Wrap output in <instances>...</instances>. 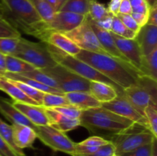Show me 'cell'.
<instances>
[{
    "label": "cell",
    "instance_id": "1",
    "mask_svg": "<svg viewBox=\"0 0 157 156\" xmlns=\"http://www.w3.org/2000/svg\"><path fill=\"white\" fill-rule=\"evenodd\" d=\"M79 119L81 126L108 141L138 125L102 106L82 110Z\"/></svg>",
    "mask_w": 157,
    "mask_h": 156
},
{
    "label": "cell",
    "instance_id": "2",
    "mask_svg": "<svg viewBox=\"0 0 157 156\" xmlns=\"http://www.w3.org/2000/svg\"><path fill=\"white\" fill-rule=\"evenodd\" d=\"M75 58L91 66L123 90L134 84L142 75L130 64L108 54L81 50Z\"/></svg>",
    "mask_w": 157,
    "mask_h": 156
},
{
    "label": "cell",
    "instance_id": "3",
    "mask_svg": "<svg viewBox=\"0 0 157 156\" xmlns=\"http://www.w3.org/2000/svg\"><path fill=\"white\" fill-rule=\"evenodd\" d=\"M52 58L55 60V62L62 67H66L68 70H71L74 73H77L79 76L85 78L90 81H98V82H104L113 86L119 93H122L123 89L120 87L117 84L107 78V76L101 74L99 71L95 70L94 68L86 64L84 61L78 59L75 57L71 56L62 50H59L57 47L45 43Z\"/></svg>",
    "mask_w": 157,
    "mask_h": 156
},
{
    "label": "cell",
    "instance_id": "4",
    "mask_svg": "<svg viewBox=\"0 0 157 156\" xmlns=\"http://www.w3.org/2000/svg\"><path fill=\"white\" fill-rule=\"evenodd\" d=\"M123 93L144 116V110L148 106L157 104L156 80L147 76L140 75L136 82L124 89Z\"/></svg>",
    "mask_w": 157,
    "mask_h": 156
},
{
    "label": "cell",
    "instance_id": "5",
    "mask_svg": "<svg viewBox=\"0 0 157 156\" xmlns=\"http://www.w3.org/2000/svg\"><path fill=\"white\" fill-rule=\"evenodd\" d=\"M13 56L26 61L36 69L48 68L58 65L52 58L45 43L33 42L21 37Z\"/></svg>",
    "mask_w": 157,
    "mask_h": 156
},
{
    "label": "cell",
    "instance_id": "6",
    "mask_svg": "<svg viewBox=\"0 0 157 156\" xmlns=\"http://www.w3.org/2000/svg\"><path fill=\"white\" fill-rule=\"evenodd\" d=\"M11 16L9 21L15 27L30 34L32 28L42 21L29 0H3Z\"/></svg>",
    "mask_w": 157,
    "mask_h": 156
},
{
    "label": "cell",
    "instance_id": "7",
    "mask_svg": "<svg viewBox=\"0 0 157 156\" xmlns=\"http://www.w3.org/2000/svg\"><path fill=\"white\" fill-rule=\"evenodd\" d=\"M157 139L150 129L138 124L132 129L115 136L110 140L115 147L117 155L130 152L147 144L152 143Z\"/></svg>",
    "mask_w": 157,
    "mask_h": 156
},
{
    "label": "cell",
    "instance_id": "8",
    "mask_svg": "<svg viewBox=\"0 0 157 156\" xmlns=\"http://www.w3.org/2000/svg\"><path fill=\"white\" fill-rule=\"evenodd\" d=\"M54 79L63 93L68 92H89L90 80L79 76L66 67L58 65L48 68L41 69Z\"/></svg>",
    "mask_w": 157,
    "mask_h": 156
},
{
    "label": "cell",
    "instance_id": "9",
    "mask_svg": "<svg viewBox=\"0 0 157 156\" xmlns=\"http://www.w3.org/2000/svg\"><path fill=\"white\" fill-rule=\"evenodd\" d=\"M35 131L37 138L46 146L55 151L75 155V142L67 137L65 133L58 131L49 125L36 126Z\"/></svg>",
    "mask_w": 157,
    "mask_h": 156
},
{
    "label": "cell",
    "instance_id": "10",
    "mask_svg": "<svg viewBox=\"0 0 157 156\" xmlns=\"http://www.w3.org/2000/svg\"><path fill=\"white\" fill-rule=\"evenodd\" d=\"M85 17L69 12H56L50 21H42L41 24V34L38 39L42 41L44 36L50 32L67 33L79 26L85 19Z\"/></svg>",
    "mask_w": 157,
    "mask_h": 156
},
{
    "label": "cell",
    "instance_id": "11",
    "mask_svg": "<svg viewBox=\"0 0 157 156\" xmlns=\"http://www.w3.org/2000/svg\"><path fill=\"white\" fill-rule=\"evenodd\" d=\"M65 35L71 38L81 50L108 54L100 43L98 37L95 35L86 17L84 21L79 26L71 32L65 33Z\"/></svg>",
    "mask_w": 157,
    "mask_h": 156
},
{
    "label": "cell",
    "instance_id": "12",
    "mask_svg": "<svg viewBox=\"0 0 157 156\" xmlns=\"http://www.w3.org/2000/svg\"><path fill=\"white\" fill-rule=\"evenodd\" d=\"M101 106L150 129L147 118L135 108L123 92L118 93L117 96L110 102L101 103Z\"/></svg>",
    "mask_w": 157,
    "mask_h": 156
},
{
    "label": "cell",
    "instance_id": "13",
    "mask_svg": "<svg viewBox=\"0 0 157 156\" xmlns=\"http://www.w3.org/2000/svg\"><path fill=\"white\" fill-rule=\"evenodd\" d=\"M111 34L120 52L124 55V58H127L131 65L140 71L143 55L137 41L135 39L124 38L112 32Z\"/></svg>",
    "mask_w": 157,
    "mask_h": 156
},
{
    "label": "cell",
    "instance_id": "14",
    "mask_svg": "<svg viewBox=\"0 0 157 156\" xmlns=\"http://www.w3.org/2000/svg\"><path fill=\"white\" fill-rule=\"evenodd\" d=\"M86 18H87V21L89 22L90 25L91 26L92 29L94 32L96 36L98 37L101 44L104 47V50L108 53V54L110 56L113 57V58L121 60V61H124L125 62H127L130 64V62L127 61V58H124V55L118 50L116 44H115L114 41H113V37H112L111 32H107V31H105L98 27L97 24H95L93 20L88 16V15L86 16Z\"/></svg>",
    "mask_w": 157,
    "mask_h": 156
},
{
    "label": "cell",
    "instance_id": "15",
    "mask_svg": "<svg viewBox=\"0 0 157 156\" xmlns=\"http://www.w3.org/2000/svg\"><path fill=\"white\" fill-rule=\"evenodd\" d=\"M12 105L19 110L33 125L36 126L49 125V119L45 112V108L41 105H32L13 101Z\"/></svg>",
    "mask_w": 157,
    "mask_h": 156
},
{
    "label": "cell",
    "instance_id": "16",
    "mask_svg": "<svg viewBox=\"0 0 157 156\" xmlns=\"http://www.w3.org/2000/svg\"><path fill=\"white\" fill-rule=\"evenodd\" d=\"M143 56L157 49V26L147 24L143 26L136 38Z\"/></svg>",
    "mask_w": 157,
    "mask_h": 156
},
{
    "label": "cell",
    "instance_id": "17",
    "mask_svg": "<svg viewBox=\"0 0 157 156\" xmlns=\"http://www.w3.org/2000/svg\"><path fill=\"white\" fill-rule=\"evenodd\" d=\"M42 42L48 43L74 57L76 56L81 50L65 34L61 33V32H48L44 36Z\"/></svg>",
    "mask_w": 157,
    "mask_h": 156
},
{
    "label": "cell",
    "instance_id": "18",
    "mask_svg": "<svg viewBox=\"0 0 157 156\" xmlns=\"http://www.w3.org/2000/svg\"><path fill=\"white\" fill-rule=\"evenodd\" d=\"M12 127V136L13 142L15 146L19 149L32 148L37 135L35 129L25 125L13 123Z\"/></svg>",
    "mask_w": 157,
    "mask_h": 156
},
{
    "label": "cell",
    "instance_id": "19",
    "mask_svg": "<svg viewBox=\"0 0 157 156\" xmlns=\"http://www.w3.org/2000/svg\"><path fill=\"white\" fill-rule=\"evenodd\" d=\"M45 112L50 122L49 125L61 132L65 133L80 125L79 119H71L63 116L53 108H45Z\"/></svg>",
    "mask_w": 157,
    "mask_h": 156
},
{
    "label": "cell",
    "instance_id": "20",
    "mask_svg": "<svg viewBox=\"0 0 157 156\" xmlns=\"http://www.w3.org/2000/svg\"><path fill=\"white\" fill-rule=\"evenodd\" d=\"M64 96L68 101L69 104L78 107L81 110L101 106V102H98L89 92H68L64 93Z\"/></svg>",
    "mask_w": 157,
    "mask_h": 156
},
{
    "label": "cell",
    "instance_id": "21",
    "mask_svg": "<svg viewBox=\"0 0 157 156\" xmlns=\"http://www.w3.org/2000/svg\"><path fill=\"white\" fill-rule=\"evenodd\" d=\"M89 93L101 103L108 102L117 96L119 92L108 84L98 81H90Z\"/></svg>",
    "mask_w": 157,
    "mask_h": 156
},
{
    "label": "cell",
    "instance_id": "22",
    "mask_svg": "<svg viewBox=\"0 0 157 156\" xmlns=\"http://www.w3.org/2000/svg\"><path fill=\"white\" fill-rule=\"evenodd\" d=\"M0 113L2 114L12 123L25 125L35 129L36 125H33L19 110L13 106L12 102L5 98L0 97Z\"/></svg>",
    "mask_w": 157,
    "mask_h": 156
},
{
    "label": "cell",
    "instance_id": "23",
    "mask_svg": "<svg viewBox=\"0 0 157 156\" xmlns=\"http://www.w3.org/2000/svg\"><path fill=\"white\" fill-rule=\"evenodd\" d=\"M0 90L7 93L15 102L38 105L35 101L26 96L11 80L2 76H0Z\"/></svg>",
    "mask_w": 157,
    "mask_h": 156
},
{
    "label": "cell",
    "instance_id": "24",
    "mask_svg": "<svg viewBox=\"0 0 157 156\" xmlns=\"http://www.w3.org/2000/svg\"><path fill=\"white\" fill-rule=\"evenodd\" d=\"M3 76L8 78L12 80H16L20 81V82L25 83V84H28L30 87H33V88L37 89V90H40V91L43 92V93H58V94H64L61 90H58V89L52 88V87H48V86L43 84L41 83L38 82V81L32 80L31 78L26 77V76H21L20 74H17V73H8L6 72Z\"/></svg>",
    "mask_w": 157,
    "mask_h": 156
},
{
    "label": "cell",
    "instance_id": "25",
    "mask_svg": "<svg viewBox=\"0 0 157 156\" xmlns=\"http://www.w3.org/2000/svg\"><path fill=\"white\" fill-rule=\"evenodd\" d=\"M140 72L142 75L156 80L157 78V49L142 57Z\"/></svg>",
    "mask_w": 157,
    "mask_h": 156
},
{
    "label": "cell",
    "instance_id": "26",
    "mask_svg": "<svg viewBox=\"0 0 157 156\" xmlns=\"http://www.w3.org/2000/svg\"><path fill=\"white\" fill-rule=\"evenodd\" d=\"M6 72L17 74H21L36 69L26 61L11 55H6Z\"/></svg>",
    "mask_w": 157,
    "mask_h": 156
},
{
    "label": "cell",
    "instance_id": "27",
    "mask_svg": "<svg viewBox=\"0 0 157 156\" xmlns=\"http://www.w3.org/2000/svg\"><path fill=\"white\" fill-rule=\"evenodd\" d=\"M90 3V0H67L59 11L87 16L89 13Z\"/></svg>",
    "mask_w": 157,
    "mask_h": 156
},
{
    "label": "cell",
    "instance_id": "28",
    "mask_svg": "<svg viewBox=\"0 0 157 156\" xmlns=\"http://www.w3.org/2000/svg\"><path fill=\"white\" fill-rule=\"evenodd\" d=\"M40 18L44 22H48L53 18L55 11L46 0H29Z\"/></svg>",
    "mask_w": 157,
    "mask_h": 156
},
{
    "label": "cell",
    "instance_id": "29",
    "mask_svg": "<svg viewBox=\"0 0 157 156\" xmlns=\"http://www.w3.org/2000/svg\"><path fill=\"white\" fill-rule=\"evenodd\" d=\"M20 75L26 76V77L31 78V79L32 80H35L38 81V82L41 83V84H45V85L48 86V87H52V88L60 90L59 87H58V85L57 84V83L55 82V80L52 79V78L51 77V76H49L48 74H46V73H44V72H43L41 69H34L33 70L25 72V73H21Z\"/></svg>",
    "mask_w": 157,
    "mask_h": 156
},
{
    "label": "cell",
    "instance_id": "30",
    "mask_svg": "<svg viewBox=\"0 0 157 156\" xmlns=\"http://www.w3.org/2000/svg\"><path fill=\"white\" fill-rule=\"evenodd\" d=\"M112 15L104 4L98 2L96 0H90L88 16L93 21H98L107 17Z\"/></svg>",
    "mask_w": 157,
    "mask_h": 156
},
{
    "label": "cell",
    "instance_id": "31",
    "mask_svg": "<svg viewBox=\"0 0 157 156\" xmlns=\"http://www.w3.org/2000/svg\"><path fill=\"white\" fill-rule=\"evenodd\" d=\"M68 104V101L67 100L64 94L44 93L41 106L45 108H55Z\"/></svg>",
    "mask_w": 157,
    "mask_h": 156
},
{
    "label": "cell",
    "instance_id": "32",
    "mask_svg": "<svg viewBox=\"0 0 157 156\" xmlns=\"http://www.w3.org/2000/svg\"><path fill=\"white\" fill-rule=\"evenodd\" d=\"M112 33L117 35L123 37L127 39H135L137 34L133 32V31L127 28L125 25L122 23V21L118 18L117 16L113 17V21H112L111 30Z\"/></svg>",
    "mask_w": 157,
    "mask_h": 156
},
{
    "label": "cell",
    "instance_id": "33",
    "mask_svg": "<svg viewBox=\"0 0 157 156\" xmlns=\"http://www.w3.org/2000/svg\"><path fill=\"white\" fill-rule=\"evenodd\" d=\"M18 29L7 18L0 16V38H21Z\"/></svg>",
    "mask_w": 157,
    "mask_h": 156
},
{
    "label": "cell",
    "instance_id": "34",
    "mask_svg": "<svg viewBox=\"0 0 157 156\" xmlns=\"http://www.w3.org/2000/svg\"><path fill=\"white\" fill-rule=\"evenodd\" d=\"M12 81L25 93V94L26 95V96H29V97L31 98L32 99H33L34 101H35L38 105L41 106V104H42L43 96H44V93L37 90V89H35L33 88V87H30V86L25 84V83L16 80Z\"/></svg>",
    "mask_w": 157,
    "mask_h": 156
},
{
    "label": "cell",
    "instance_id": "35",
    "mask_svg": "<svg viewBox=\"0 0 157 156\" xmlns=\"http://www.w3.org/2000/svg\"><path fill=\"white\" fill-rule=\"evenodd\" d=\"M0 136L16 151L17 153L21 156H24L25 154L23 153L22 150L19 149L15 145L13 142V136H12V125H9L4 121L0 119Z\"/></svg>",
    "mask_w": 157,
    "mask_h": 156
},
{
    "label": "cell",
    "instance_id": "36",
    "mask_svg": "<svg viewBox=\"0 0 157 156\" xmlns=\"http://www.w3.org/2000/svg\"><path fill=\"white\" fill-rule=\"evenodd\" d=\"M20 38H0V53L13 56L18 48Z\"/></svg>",
    "mask_w": 157,
    "mask_h": 156
},
{
    "label": "cell",
    "instance_id": "37",
    "mask_svg": "<svg viewBox=\"0 0 157 156\" xmlns=\"http://www.w3.org/2000/svg\"><path fill=\"white\" fill-rule=\"evenodd\" d=\"M150 132L157 138V108L156 105H150L144 110Z\"/></svg>",
    "mask_w": 157,
    "mask_h": 156
},
{
    "label": "cell",
    "instance_id": "38",
    "mask_svg": "<svg viewBox=\"0 0 157 156\" xmlns=\"http://www.w3.org/2000/svg\"><path fill=\"white\" fill-rule=\"evenodd\" d=\"M53 109L59 113L62 114L63 116H67V117L71 118V119H79L81 114V111H82L80 109H78V107L71 105V104L55 107Z\"/></svg>",
    "mask_w": 157,
    "mask_h": 156
},
{
    "label": "cell",
    "instance_id": "39",
    "mask_svg": "<svg viewBox=\"0 0 157 156\" xmlns=\"http://www.w3.org/2000/svg\"><path fill=\"white\" fill-rule=\"evenodd\" d=\"M115 154V147L111 142L100 147L96 151L88 154H75V156H113Z\"/></svg>",
    "mask_w": 157,
    "mask_h": 156
},
{
    "label": "cell",
    "instance_id": "40",
    "mask_svg": "<svg viewBox=\"0 0 157 156\" xmlns=\"http://www.w3.org/2000/svg\"><path fill=\"white\" fill-rule=\"evenodd\" d=\"M153 142L147 144L130 152L124 153L120 156H152L153 155Z\"/></svg>",
    "mask_w": 157,
    "mask_h": 156
},
{
    "label": "cell",
    "instance_id": "41",
    "mask_svg": "<svg viewBox=\"0 0 157 156\" xmlns=\"http://www.w3.org/2000/svg\"><path fill=\"white\" fill-rule=\"evenodd\" d=\"M116 16L118 17L120 20L122 21L123 24L126 26L128 29L133 31V32L137 34L140 30L141 27L138 25L137 23L135 21L131 15H123V14H118Z\"/></svg>",
    "mask_w": 157,
    "mask_h": 156
},
{
    "label": "cell",
    "instance_id": "42",
    "mask_svg": "<svg viewBox=\"0 0 157 156\" xmlns=\"http://www.w3.org/2000/svg\"><path fill=\"white\" fill-rule=\"evenodd\" d=\"M110 141L107 140V139L101 138L100 136H94L91 137H89L86 139L85 140L82 141L81 142H78L80 145H87V146H93V147H101L106 144L109 143Z\"/></svg>",
    "mask_w": 157,
    "mask_h": 156
},
{
    "label": "cell",
    "instance_id": "43",
    "mask_svg": "<svg viewBox=\"0 0 157 156\" xmlns=\"http://www.w3.org/2000/svg\"><path fill=\"white\" fill-rule=\"evenodd\" d=\"M0 156H21L0 136ZM25 156V155H24Z\"/></svg>",
    "mask_w": 157,
    "mask_h": 156
},
{
    "label": "cell",
    "instance_id": "44",
    "mask_svg": "<svg viewBox=\"0 0 157 156\" xmlns=\"http://www.w3.org/2000/svg\"><path fill=\"white\" fill-rule=\"evenodd\" d=\"M113 15H110V16L107 17V18L101 20V21H94V22L95 24H97L98 27L104 29V30L105 31H107V32H110V30H111L112 21H113Z\"/></svg>",
    "mask_w": 157,
    "mask_h": 156
},
{
    "label": "cell",
    "instance_id": "45",
    "mask_svg": "<svg viewBox=\"0 0 157 156\" xmlns=\"http://www.w3.org/2000/svg\"><path fill=\"white\" fill-rule=\"evenodd\" d=\"M130 15H131V16L133 17V19L135 20V21L137 23L140 27L142 28L143 26L147 24V21H148V15H147L136 13V12H132Z\"/></svg>",
    "mask_w": 157,
    "mask_h": 156
},
{
    "label": "cell",
    "instance_id": "46",
    "mask_svg": "<svg viewBox=\"0 0 157 156\" xmlns=\"http://www.w3.org/2000/svg\"><path fill=\"white\" fill-rule=\"evenodd\" d=\"M121 1L122 0H110V3L108 4V6L107 7V10L113 16L117 15Z\"/></svg>",
    "mask_w": 157,
    "mask_h": 156
},
{
    "label": "cell",
    "instance_id": "47",
    "mask_svg": "<svg viewBox=\"0 0 157 156\" xmlns=\"http://www.w3.org/2000/svg\"><path fill=\"white\" fill-rule=\"evenodd\" d=\"M132 13V7L129 0H122L119 8L118 14L123 15H130ZM117 14V15H118Z\"/></svg>",
    "mask_w": 157,
    "mask_h": 156
},
{
    "label": "cell",
    "instance_id": "48",
    "mask_svg": "<svg viewBox=\"0 0 157 156\" xmlns=\"http://www.w3.org/2000/svg\"><path fill=\"white\" fill-rule=\"evenodd\" d=\"M147 24L157 26V5L150 8Z\"/></svg>",
    "mask_w": 157,
    "mask_h": 156
},
{
    "label": "cell",
    "instance_id": "49",
    "mask_svg": "<svg viewBox=\"0 0 157 156\" xmlns=\"http://www.w3.org/2000/svg\"><path fill=\"white\" fill-rule=\"evenodd\" d=\"M6 73V55L0 53V76H4Z\"/></svg>",
    "mask_w": 157,
    "mask_h": 156
},
{
    "label": "cell",
    "instance_id": "50",
    "mask_svg": "<svg viewBox=\"0 0 157 156\" xmlns=\"http://www.w3.org/2000/svg\"><path fill=\"white\" fill-rule=\"evenodd\" d=\"M129 1H130V5H131L132 9H135V8L138 7V6H141V5L147 3L146 0H129Z\"/></svg>",
    "mask_w": 157,
    "mask_h": 156
},
{
    "label": "cell",
    "instance_id": "51",
    "mask_svg": "<svg viewBox=\"0 0 157 156\" xmlns=\"http://www.w3.org/2000/svg\"><path fill=\"white\" fill-rule=\"evenodd\" d=\"M46 1H47V2L55 9V12H57V4H58L57 0H46Z\"/></svg>",
    "mask_w": 157,
    "mask_h": 156
},
{
    "label": "cell",
    "instance_id": "52",
    "mask_svg": "<svg viewBox=\"0 0 157 156\" xmlns=\"http://www.w3.org/2000/svg\"><path fill=\"white\" fill-rule=\"evenodd\" d=\"M9 10H7V9H4V8L0 6V16L4 17V18H6V16H7V15L9 14Z\"/></svg>",
    "mask_w": 157,
    "mask_h": 156
},
{
    "label": "cell",
    "instance_id": "53",
    "mask_svg": "<svg viewBox=\"0 0 157 156\" xmlns=\"http://www.w3.org/2000/svg\"><path fill=\"white\" fill-rule=\"evenodd\" d=\"M157 156V139H154L153 141V155Z\"/></svg>",
    "mask_w": 157,
    "mask_h": 156
},
{
    "label": "cell",
    "instance_id": "54",
    "mask_svg": "<svg viewBox=\"0 0 157 156\" xmlns=\"http://www.w3.org/2000/svg\"><path fill=\"white\" fill-rule=\"evenodd\" d=\"M66 1L67 0H57V2H58V4H57V12L60 10V9L62 7V6L64 4Z\"/></svg>",
    "mask_w": 157,
    "mask_h": 156
},
{
    "label": "cell",
    "instance_id": "55",
    "mask_svg": "<svg viewBox=\"0 0 157 156\" xmlns=\"http://www.w3.org/2000/svg\"><path fill=\"white\" fill-rule=\"evenodd\" d=\"M146 2L148 3V5L150 6V8L157 5V0H146Z\"/></svg>",
    "mask_w": 157,
    "mask_h": 156
},
{
    "label": "cell",
    "instance_id": "56",
    "mask_svg": "<svg viewBox=\"0 0 157 156\" xmlns=\"http://www.w3.org/2000/svg\"><path fill=\"white\" fill-rule=\"evenodd\" d=\"M0 6H1V7H2V8H4V9H7V10H9V9H7V7L6 6V5H5V2H4V1H3V0H0Z\"/></svg>",
    "mask_w": 157,
    "mask_h": 156
},
{
    "label": "cell",
    "instance_id": "57",
    "mask_svg": "<svg viewBox=\"0 0 157 156\" xmlns=\"http://www.w3.org/2000/svg\"><path fill=\"white\" fill-rule=\"evenodd\" d=\"M113 156H120V155H117V154H113Z\"/></svg>",
    "mask_w": 157,
    "mask_h": 156
}]
</instances>
